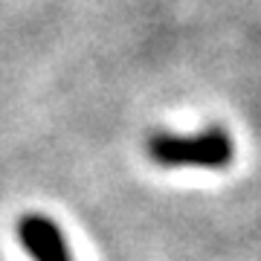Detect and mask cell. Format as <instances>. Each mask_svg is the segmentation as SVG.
Instances as JSON below:
<instances>
[{
  "mask_svg": "<svg viewBox=\"0 0 261 261\" xmlns=\"http://www.w3.org/2000/svg\"><path fill=\"white\" fill-rule=\"evenodd\" d=\"M232 151L229 134L221 128L148 137V157L166 168H224L232 160Z\"/></svg>",
  "mask_w": 261,
  "mask_h": 261,
  "instance_id": "1",
  "label": "cell"
},
{
  "mask_svg": "<svg viewBox=\"0 0 261 261\" xmlns=\"http://www.w3.org/2000/svg\"><path fill=\"white\" fill-rule=\"evenodd\" d=\"M18 238L32 255V261H73L64 232L56 221L44 215H23L18 221Z\"/></svg>",
  "mask_w": 261,
  "mask_h": 261,
  "instance_id": "2",
  "label": "cell"
}]
</instances>
